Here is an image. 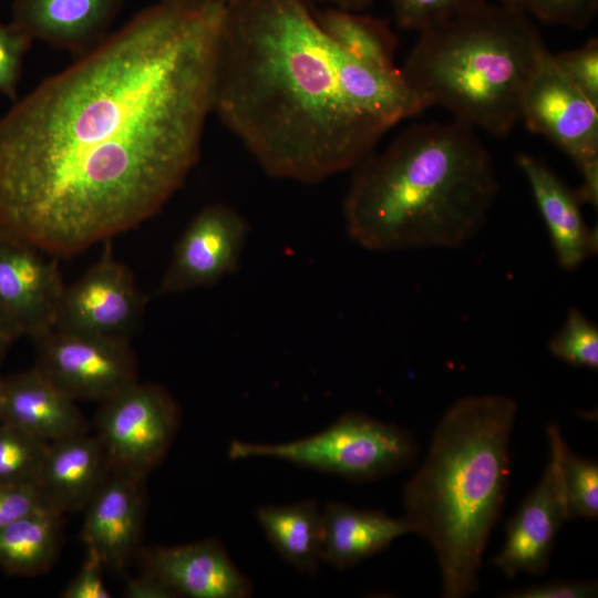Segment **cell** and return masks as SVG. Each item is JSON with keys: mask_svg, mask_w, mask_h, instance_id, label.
Here are the masks:
<instances>
[{"mask_svg": "<svg viewBox=\"0 0 598 598\" xmlns=\"http://www.w3.org/2000/svg\"><path fill=\"white\" fill-rule=\"evenodd\" d=\"M226 9L161 1L0 118V234L70 257L183 186L213 112Z\"/></svg>", "mask_w": 598, "mask_h": 598, "instance_id": "6da1fadb", "label": "cell"}, {"mask_svg": "<svg viewBox=\"0 0 598 598\" xmlns=\"http://www.w3.org/2000/svg\"><path fill=\"white\" fill-rule=\"evenodd\" d=\"M422 105L400 69L336 44L306 0H235L218 45L213 112L275 178L318 183L354 168Z\"/></svg>", "mask_w": 598, "mask_h": 598, "instance_id": "7a4b0ae2", "label": "cell"}, {"mask_svg": "<svg viewBox=\"0 0 598 598\" xmlns=\"http://www.w3.org/2000/svg\"><path fill=\"white\" fill-rule=\"evenodd\" d=\"M354 168L346 228L371 251L461 247L481 229L499 190L488 150L455 120L412 125Z\"/></svg>", "mask_w": 598, "mask_h": 598, "instance_id": "3957f363", "label": "cell"}, {"mask_svg": "<svg viewBox=\"0 0 598 598\" xmlns=\"http://www.w3.org/2000/svg\"><path fill=\"white\" fill-rule=\"evenodd\" d=\"M516 413L507 396L458 399L405 486L404 518L432 545L446 598L477 590L482 556L504 502Z\"/></svg>", "mask_w": 598, "mask_h": 598, "instance_id": "277c9868", "label": "cell"}, {"mask_svg": "<svg viewBox=\"0 0 598 598\" xmlns=\"http://www.w3.org/2000/svg\"><path fill=\"white\" fill-rule=\"evenodd\" d=\"M549 51L532 18L488 1L420 32L401 75L423 110L494 136L520 121L525 91Z\"/></svg>", "mask_w": 598, "mask_h": 598, "instance_id": "5b68a950", "label": "cell"}, {"mask_svg": "<svg viewBox=\"0 0 598 598\" xmlns=\"http://www.w3.org/2000/svg\"><path fill=\"white\" fill-rule=\"evenodd\" d=\"M417 454L412 434L362 413H347L313 435L285 443L233 441L230 460L271 457L298 466L371 481L409 466Z\"/></svg>", "mask_w": 598, "mask_h": 598, "instance_id": "8992f818", "label": "cell"}, {"mask_svg": "<svg viewBox=\"0 0 598 598\" xmlns=\"http://www.w3.org/2000/svg\"><path fill=\"white\" fill-rule=\"evenodd\" d=\"M96 436L111 468L146 477L164 458L179 411L162 386L138 381L101 402Z\"/></svg>", "mask_w": 598, "mask_h": 598, "instance_id": "52a82bcc", "label": "cell"}, {"mask_svg": "<svg viewBox=\"0 0 598 598\" xmlns=\"http://www.w3.org/2000/svg\"><path fill=\"white\" fill-rule=\"evenodd\" d=\"M33 342L34 368L75 401L103 402L138 381L128 339L53 328Z\"/></svg>", "mask_w": 598, "mask_h": 598, "instance_id": "ba28073f", "label": "cell"}, {"mask_svg": "<svg viewBox=\"0 0 598 598\" xmlns=\"http://www.w3.org/2000/svg\"><path fill=\"white\" fill-rule=\"evenodd\" d=\"M102 256L75 282L64 286L54 328L128 339L144 315L146 298L132 271L115 259L111 239Z\"/></svg>", "mask_w": 598, "mask_h": 598, "instance_id": "9c48e42d", "label": "cell"}, {"mask_svg": "<svg viewBox=\"0 0 598 598\" xmlns=\"http://www.w3.org/2000/svg\"><path fill=\"white\" fill-rule=\"evenodd\" d=\"M248 233L246 219L231 206L214 203L203 207L175 244L156 295L209 288L235 274Z\"/></svg>", "mask_w": 598, "mask_h": 598, "instance_id": "30bf717a", "label": "cell"}, {"mask_svg": "<svg viewBox=\"0 0 598 598\" xmlns=\"http://www.w3.org/2000/svg\"><path fill=\"white\" fill-rule=\"evenodd\" d=\"M520 121L564 151L578 168L598 159V106L568 80L550 52L525 91Z\"/></svg>", "mask_w": 598, "mask_h": 598, "instance_id": "8fae6325", "label": "cell"}, {"mask_svg": "<svg viewBox=\"0 0 598 598\" xmlns=\"http://www.w3.org/2000/svg\"><path fill=\"white\" fill-rule=\"evenodd\" d=\"M0 234V308L32 341L54 328L64 282L58 258Z\"/></svg>", "mask_w": 598, "mask_h": 598, "instance_id": "7c38bea8", "label": "cell"}, {"mask_svg": "<svg viewBox=\"0 0 598 598\" xmlns=\"http://www.w3.org/2000/svg\"><path fill=\"white\" fill-rule=\"evenodd\" d=\"M549 446V460L540 482L509 519L504 546L492 560L507 577L520 571L543 574L555 538L569 519L557 453L550 442Z\"/></svg>", "mask_w": 598, "mask_h": 598, "instance_id": "4fadbf2b", "label": "cell"}, {"mask_svg": "<svg viewBox=\"0 0 598 598\" xmlns=\"http://www.w3.org/2000/svg\"><path fill=\"white\" fill-rule=\"evenodd\" d=\"M145 477L111 468L107 477L84 508L82 539L105 569L123 571L140 539Z\"/></svg>", "mask_w": 598, "mask_h": 598, "instance_id": "5bb4252c", "label": "cell"}, {"mask_svg": "<svg viewBox=\"0 0 598 598\" xmlns=\"http://www.w3.org/2000/svg\"><path fill=\"white\" fill-rule=\"evenodd\" d=\"M144 566L176 597L247 598L252 594L249 579L214 539L152 548L144 556Z\"/></svg>", "mask_w": 598, "mask_h": 598, "instance_id": "9a60e30c", "label": "cell"}, {"mask_svg": "<svg viewBox=\"0 0 598 598\" xmlns=\"http://www.w3.org/2000/svg\"><path fill=\"white\" fill-rule=\"evenodd\" d=\"M123 0H14L12 23L32 40L84 54L107 34Z\"/></svg>", "mask_w": 598, "mask_h": 598, "instance_id": "2e32d148", "label": "cell"}, {"mask_svg": "<svg viewBox=\"0 0 598 598\" xmlns=\"http://www.w3.org/2000/svg\"><path fill=\"white\" fill-rule=\"evenodd\" d=\"M517 164L532 188L559 266L574 271L597 251V229L588 227L574 190L542 159L522 153Z\"/></svg>", "mask_w": 598, "mask_h": 598, "instance_id": "e0dca14e", "label": "cell"}, {"mask_svg": "<svg viewBox=\"0 0 598 598\" xmlns=\"http://www.w3.org/2000/svg\"><path fill=\"white\" fill-rule=\"evenodd\" d=\"M110 471L97 436L83 432L48 444L37 484L60 513L84 511Z\"/></svg>", "mask_w": 598, "mask_h": 598, "instance_id": "ac0fdd59", "label": "cell"}, {"mask_svg": "<svg viewBox=\"0 0 598 598\" xmlns=\"http://www.w3.org/2000/svg\"><path fill=\"white\" fill-rule=\"evenodd\" d=\"M1 422L45 443L86 432L75 400L34 367L4 378Z\"/></svg>", "mask_w": 598, "mask_h": 598, "instance_id": "d6986e66", "label": "cell"}, {"mask_svg": "<svg viewBox=\"0 0 598 598\" xmlns=\"http://www.w3.org/2000/svg\"><path fill=\"white\" fill-rule=\"evenodd\" d=\"M322 561L339 569L352 567L386 548L395 538L413 533L410 523L380 511L357 509L330 502L322 512Z\"/></svg>", "mask_w": 598, "mask_h": 598, "instance_id": "ffe728a7", "label": "cell"}, {"mask_svg": "<svg viewBox=\"0 0 598 598\" xmlns=\"http://www.w3.org/2000/svg\"><path fill=\"white\" fill-rule=\"evenodd\" d=\"M257 519L283 559L300 570H317L322 561L323 519L315 501L265 505Z\"/></svg>", "mask_w": 598, "mask_h": 598, "instance_id": "44dd1931", "label": "cell"}, {"mask_svg": "<svg viewBox=\"0 0 598 598\" xmlns=\"http://www.w3.org/2000/svg\"><path fill=\"white\" fill-rule=\"evenodd\" d=\"M62 513L44 507L0 530V567L8 574L35 576L53 564L59 548Z\"/></svg>", "mask_w": 598, "mask_h": 598, "instance_id": "7402d4cb", "label": "cell"}, {"mask_svg": "<svg viewBox=\"0 0 598 598\" xmlns=\"http://www.w3.org/2000/svg\"><path fill=\"white\" fill-rule=\"evenodd\" d=\"M312 11L324 33L347 53L379 70L399 71L394 63L398 39L388 22L334 7Z\"/></svg>", "mask_w": 598, "mask_h": 598, "instance_id": "603a6c76", "label": "cell"}, {"mask_svg": "<svg viewBox=\"0 0 598 598\" xmlns=\"http://www.w3.org/2000/svg\"><path fill=\"white\" fill-rule=\"evenodd\" d=\"M549 442L555 446L568 518H597L598 516V464L582 458L568 447L559 429L547 427Z\"/></svg>", "mask_w": 598, "mask_h": 598, "instance_id": "cb8c5ba5", "label": "cell"}, {"mask_svg": "<svg viewBox=\"0 0 598 598\" xmlns=\"http://www.w3.org/2000/svg\"><path fill=\"white\" fill-rule=\"evenodd\" d=\"M48 444L0 422V483H37Z\"/></svg>", "mask_w": 598, "mask_h": 598, "instance_id": "d4e9b609", "label": "cell"}, {"mask_svg": "<svg viewBox=\"0 0 598 598\" xmlns=\"http://www.w3.org/2000/svg\"><path fill=\"white\" fill-rule=\"evenodd\" d=\"M549 351L574 367L598 369V327L571 308L561 328L548 343Z\"/></svg>", "mask_w": 598, "mask_h": 598, "instance_id": "484cf974", "label": "cell"}, {"mask_svg": "<svg viewBox=\"0 0 598 598\" xmlns=\"http://www.w3.org/2000/svg\"><path fill=\"white\" fill-rule=\"evenodd\" d=\"M486 2L487 0H391V6L400 28L421 32Z\"/></svg>", "mask_w": 598, "mask_h": 598, "instance_id": "4316f807", "label": "cell"}, {"mask_svg": "<svg viewBox=\"0 0 598 598\" xmlns=\"http://www.w3.org/2000/svg\"><path fill=\"white\" fill-rule=\"evenodd\" d=\"M530 18L577 30L587 28L598 12V0H501Z\"/></svg>", "mask_w": 598, "mask_h": 598, "instance_id": "83f0119b", "label": "cell"}, {"mask_svg": "<svg viewBox=\"0 0 598 598\" xmlns=\"http://www.w3.org/2000/svg\"><path fill=\"white\" fill-rule=\"evenodd\" d=\"M568 80L598 106V40L590 38L582 47L553 54Z\"/></svg>", "mask_w": 598, "mask_h": 598, "instance_id": "f1b7e54d", "label": "cell"}, {"mask_svg": "<svg viewBox=\"0 0 598 598\" xmlns=\"http://www.w3.org/2000/svg\"><path fill=\"white\" fill-rule=\"evenodd\" d=\"M32 39L12 23L0 21V93L17 99L23 59Z\"/></svg>", "mask_w": 598, "mask_h": 598, "instance_id": "f546056e", "label": "cell"}, {"mask_svg": "<svg viewBox=\"0 0 598 598\" xmlns=\"http://www.w3.org/2000/svg\"><path fill=\"white\" fill-rule=\"evenodd\" d=\"M44 507L51 506L37 483H0V530Z\"/></svg>", "mask_w": 598, "mask_h": 598, "instance_id": "4dcf8cb0", "label": "cell"}, {"mask_svg": "<svg viewBox=\"0 0 598 598\" xmlns=\"http://www.w3.org/2000/svg\"><path fill=\"white\" fill-rule=\"evenodd\" d=\"M105 569L101 558L86 549L85 559L74 578L62 591L63 598H110L103 571Z\"/></svg>", "mask_w": 598, "mask_h": 598, "instance_id": "1f68e13d", "label": "cell"}, {"mask_svg": "<svg viewBox=\"0 0 598 598\" xmlns=\"http://www.w3.org/2000/svg\"><path fill=\"white\" fill-rule=\"evenodd\" d=\"M598 586L594 581L554 580L528 586L511 592L506 598H588L597 595Z\"/></svg>", "mask_w": 598, "mask_h": 598, "instance_id": "d6a6232c", "label": "cell"}, {"mask_svg": "<svg viewBox=\"0 0 598 598\" xmlns=\"http://www.w3.org/2000/svg\"><path fill=\"white\" fill-rule=\"evenodd\" d=\"M128 598H173L176 595L158 578L145 571L142 576L131 578L125 586Z\"/></svg>", "mask_w": 598, "mask_h": 598, "instance_id": "836d02e7", "label": "cell"}, {"mask_svg": "<svg viewBox=\"0 0 598 598\" xmlns=\"http://www.w3.org/2000/svg\"><path fill=\"white\" fill-rule=\"evenodd\" d=\"M581 174V183L573 189L579 205L589 204L597 207L598 204V159L585 164L578 168Z\"/></svg>", "mask_w": 598, "mask_h": 598, "instance_id": "e575fe53", "label": "cell"}, {"mask_svg": "<svg viewBox=\"0 0 598 598\" xmlns=\"http://www.w3.org/2000/svg\"><path fill=\"white\" fill-rule=\"evenodd\" d=\"M21 336L16 323L0 308V363L13 342Z\"/></svg>", "mask_w": 598, "mask_h": 598, "instance_id": "d590c367", "label": "cell"}, {"mask_svg": "<svg viewBox=\"0 0 598 598\" xmlns=\"http://www.w3.org/2000/svg\"><path fill=\"white\" fill-rule=\"evenodd\" d=\"M190 10L226 9L235 0H161Z\"/></svg>", "mask_w": 598, "mask_h": 598, "instance_id": "8d00e7d4", "label": "cell"}, {"mask_svg": "<svg viewBox=\"0 0 598 598\" xmlns=\"http://www.w3.org/2000/svg\"><path fill=\"white\" fill-rule=\"evenodd\" d=\"M324 2L327 7H334L350 11H361L371 6L375 0H318Z\"/></svg>", "mask_w": 598, "mask_h": 598, "instance_id": "74e56055", "label": "cell"}, {"mask_svg": "<svg viewBox=\"0 0 598 598\" xmlns=\"http://www.w3.org/2000/svg\"><path fill=\"white\" fill-rule=\"evenodd\" d=\"M3 392H4V378L0 377V422L2 419Z\"/></svg>", "mask_w": 598, "mask_h": 598, "instance_id": "f35d334b", "label": "cell"}]
</instances>
